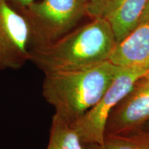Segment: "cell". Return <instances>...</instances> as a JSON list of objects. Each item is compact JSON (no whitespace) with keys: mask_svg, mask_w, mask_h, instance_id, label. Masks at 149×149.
<instances>
[{"mask_svg":"<svg viewBox=\"0 0 149 149\" xmlns=\"http://www.w3.org/2000/svg\"><path fill=\"white\" fill-rule=\"evenodd\" d=\"M148 0H120L106 15L119 43L139 26Z\"/></svg>","mask_w":149,"mask_h":149,"instance_id":"cell-8","label":"cell"},{"mask_svg":"<svg viewBox=\"0 0 149 149\" xmlns=\"http://www.w3.org/2000/svg\"><path fill=\"white\" fill-rule=\"evenodd\" d=\"M46 149H84V143L72 123L54 113Z\"/></svg>","mask_w":149,"mask_h":149,"instance_id":"cell-9","label":"cell"},{"mask_svg":"<svg viewBox=\"0 0 149 149\" xmlns=\"http://www.w3.org/2000/svg\"><path fill=\"white\" fill-rule=\"evenodd\" d=\"M144 77L146 78V79H148V81H149V70L148 71V72H147V73H146V74H145V75H144Z\"/></svg>","mask_w":149,"mask_h":149,"instance_id":"cell-16","label":"cell"},{"mask_svg":"<svg viewBox=\"0 0 149 149\" xmlns=\"http://www.w3.org/2000/svg\"><path fill=\"white\" fill-rule=\"evenodd\" d=\"M148 70L123 68L95 105L72 123L84 144L103 146L106 124L112 110Z\"/></svg>","mask_w":149,"mask_h":149,"instance_id":"cell-4","label":"cell"},{"mask_svg":"<svg viewBox=\"0 0 149 149\" xmlns=\"http://www.w3.org/2000/svg\"><path fill=\"white\" fill-rule=\"evenodd\" d=\"M148 120L149 81L143 76L112 110L106 124L105 135L136 129Z\"/></svg>","mask_w":149,"mask_h":149,"instance_id":"cell-6","label":"cell"},{"mask_svg":"<svg viewBox=\"0 0 149 149\" xmlns=\"http://www.w3.org/2000/svg\"><path fill=\"white\" fill-rule=\"evenodd\" d=\"M115 44L109 22L98 17L51 44L33 48L30 61L44 74L86 69L109 61Z\"/></svg>","mask_w":149,"mask_h":149,"instance_id":"cell-1","label":"cell"},{"mask_svg":"<svg viewBox=\"0 0 149 149\" xmlns=\"http://www.w3.org/2000/svg\"><path fill=\"white\" fill-rule=\"evenodd\" d=\"M106 0H88L87 13L95 18L103 17Z\"/></svg>","mask_w":149,"mask_h":149,"instance_id":"cell-11","label":"cell"},{"mask_svg":"<svg viewBox=\"0 0 149 149\" xmlns=\"http://www.w3.org/2000/svg\"><path fill=\"white\" fill-rule=\"evenodd\" d=\"M122 69L106 61L86 69L46 74L43 97L55 114L73 123L95 105Z\"/></svg>","mask_w":149,"mask_h":149,"instance_id":"cell-2","label":"cell"},{"mask_svg":"<svg viewBox=\"0 0 149 149\" xmlns=\"http://www.w3.org/2000/svg\"><path fill=\"white\" fill-rule=\"evenodd\" d=\"M104 149H149V130L142 128L105 135Z\"/></svg>","mask_w":149,"mask_h":149,"instance_id":"cell-10","label":"cell"},{"mask_svg":"<svg viewBox=\"0 0 149 149\" xmlns=\"http://www.w3.org/2000/svg\"><path fill=\"white\" fill-rule=\"evenodd\" d=\"M31 32L22 13L0 0V70H17L31 61Z\"/></svg>","mask_w":149,"mask_h":149,"instance_id":"cell-5","label":"cell"},{"mask_svg":"<svg viewBox=\"0 0 149 149\" xmlns=\"http://www.w3.org/2000/svg\"><path fill=\"white\" fill-rule=\"evenodd\" d=\"M149 22V0L147 1L146 6L145 7L144 11H143V13L141 15V17L140 18V20H139V25L140 24H142L144 23H146V22Z\"/></svg>","mask_w":149,"mask_h":149,"instance_id":"cell-13","label":"cell"},{"mask_svg":"<svg viewBox=\"0 0 149 149\" xmlns=\"http://www.w3.org/2000/svg\"><path fill=\"white\" fill-rule=\"evenodd\" d=\"M109 61L122 68L149 70V22L117 43Z\"/></svg>","mask_w":149,"mask_h":149,"instance_id":"cell-7","label":"cell"},{"mask_svg":"<svg viewBox=\"0 0 149 149\" xmlns=\"http://www.w3.org/2000/svg\"><path fill=\"white\" fill-rule=\"evenodd\" d=\"M139 128H144V129H146V130H149V120L148 121V122H146V123H145V124H143V125Z\"/></svg>","mask_w":149,"mask_h":149,"instance_id":"cell-15","label":"cell"},{"mask_svg":"<svg viewBox=\"0 0 149 149\" xmlns=\"http://www.w3.org/2000/svg\"><path fill=\"white\" fill-rule=\"evenodd\" d=\"M88 0H36L17 8L31 32V50L56 42L73 30L87 13Z\"/></svg>","mask_w":149,"mask_h":149,"instance_id":"cell-3","label":"cell"},{"mask_svg":"<svg viewBox=\"0 0 149 149\" xmlns=\"http://www.w3.org/2000/svg\"><path fill=\"white\" fill-rule=\"evenodd\" d=\"M6 1L15 6L17 8H21L28 6L35 0H6Z\"/></svg>","mask_w":149,"mask_h":149,"instance_id":"cell-12","label":"cell"},{"mask_svg":"<svg viewBox=\"0 0 149 149\" xmlns=\"http://www.w3.org/2000/svg\"><path fill=\"white\" fill-rule=\"evenodd\" d=\"M84 149H104L103 146L90 143V144H84Z\"/></svg>","mask_w":149,"mask_h":149,"instance_id":"cell-14","label":"cell"}]
</instances>
